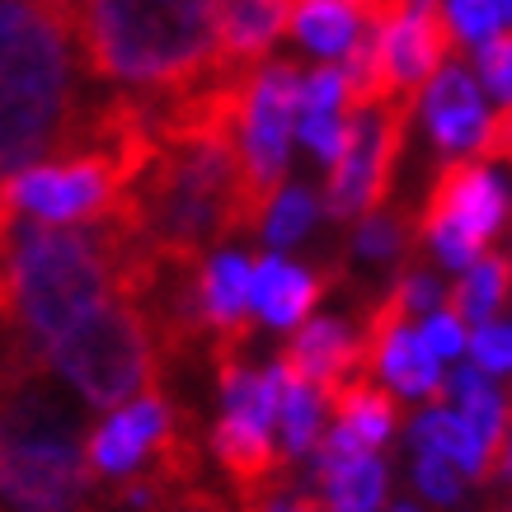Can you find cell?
<instances>
[{
  "label": "cell",
  "mask_w": 512,
  "mask_h": 512,
  "mask_svg": "<svg viewBox=\"0 0 512 512\" xmlns=\"http://www.w3.org/2000/svg\"><path fill=\"white\" fill-rule=\"evenodd\" d=\"M414 109L419 104L386 99V104H372V109H357L343 118V146L329 160L325 188V207L334 221H357L376 207H386Z\"/></svg>",
  "instance_id": "obj_6"
},
{
  "label": "cell",
  "mask_w": 512,
  "mask_h": 512,
  "mask_svg": "<svg viewBox=\"0 0 512 512\" xmlns=\"http://www.w3.org/2000/svg\"><path fill=\"white\" fill-rule=\"evenodd\" d=\"M296 90H301V66L296 62H259L245 85L235 141H240V160H245L249 188L259 193V202H273V193L287 179Z\"/></svg>",
  "instance_id": "obj_7"
},
{
  "label": "cell",
  "mask_w": 512,
  "mask_h": 512,
  "mask_svg": "<svg viewBox=\"0 0 512 512\" xmlns=\"http://www.w3.org/2000/svg\"><path fill=\"white\" fill-rule=\"evenodd\" d=\"M226 0H76V33L85 76L113 90L160 99L221 71Z\"/></svg>",
  "instance_id": "obj_3"
},
{
  "label": "cell",
  "mask_w": 512,
  "mask_h": 512,
  "mask_svg": "<svg viewBox=\"0 0 512 512\" xmlns=\"http://www.w3.org/2000/svg\"><path fill=\"white\" fill-rule=\"evenodd\" d=\"M414 245H419L414 212H386V207L367 212L353 235V254L367 264H409Z\"/></svg>",
  "instance_id": "obj_19"
},
{
  "label": "cell",
  "mask_w": 512,
  "mask_h": 512,
  "mask_svg": "<svg viewBox=\"0 0 512 512\" xmlns=\"http://www.w3.org/2000/svg\"><path fill=\"white\" fill-rule=\"evenodd\" d=\"M278 362L292 376H301V381L320 395V404H329L339 390L353 386V381H367V376H372L367 343H362L357 325H348L339 315L301 320L292 343L278 353Z\"/></svg>",
  "instance_id": "obj_9"
},
{
  "label": "cell",
  "mask_w": 512,
  "mask_h": 512,
  "mask_svg": "<svg viewBox=\"0 0 512 512\" xmlns=\"http://www.w3.org/2000/svg\"><path fill=\"white\" fill-rule=\"evenodd\" d=\"M372 372H381L404 400H433L442 404V362L428 353V343L419 339L414 325H400L386 334V343L376 348Z\"/></svg>",
  "instance_id": "obj_14"
},
{
  "label": "cell",
  "mask_w": 512,
  "mask_h": 512,
  "mask_svg": "<svg viewBox=\"0 0 512 512\" xmlns=\"http://www.w3.org/2000/svg\"><path fill=\"white\" fill-rule=\"evenodd\" d=\"M85 113L71 19L43 0H0V179L71 156Z\"/></svg>",
  "instance_id": "obj_2"
},
{
  "label": "cell",
  "mask_w": 512,
  "mask_h": 512,
  "mask_svg": "<svg viewBox=\"0 0 512 512\" xmlns=\"http://www.w3.org/2000/svg\"><path fill=\"white\" fill-rule=\"evenodd\" d=\"M315 480L325 489V512H376L386 503L390 470L367 451V456H348L329 470H315Z\"/></svg>",
  "instance_id": "obj_16"
},
{
  "label": "cell",
  "mask_w": 512,
  "mask_h": 512,
  "mask_svg": "<svg viewBox=\"0 0 512 512\" xmlns=\"http://www.w3.org/2000/svg\"><path fill=\"white\" fill-rule=\"evenodd\" d=\"M259 512H325V503H320L315 494H292V498L278 494V498H268Z\"/></svg>",
  "instance_id": "obj_28"
},
{
  "label": "cell",
  "mask_w": 512,
  "mask_h": 512,
  "mask_svg": "<svg viewBox=\"0 0 512 512\" xmlns=\"http://www.w3.org/2000/svg\"><path fill=\"white\" fill-rule=\"evenodd\" d=\"M325 404L301 376H292L282 362H273V423L282 428V456H306L320 442Z\"/></svg>",
  "instance_id": "obj_15"
},
{
  "label": "cell",
  "mask_w": 512,
  "mask_h": 512,
  "mask_svg": "<svg viewBox=\"0 0 512 512\" xmlns=\"http://www.w3.org/2000/svg\"><path fill=\"white\" fill-rule=\"evenodd\" d=\"M287 5L282 0H226L221 15V62L226 66H259L268 47L287 29Z\"/></svg>",
  "instance_id": "obj_13"
},
{
  "label": "cell",
  "mask_w": 512,
  "mask_h": 512,
  "mask_svg": "<svg viewBox=\"0 0 512 512\" xmlns=\"http://www.w3.org/2000/svg\"><path fill=\"white\" fill-rule=\"evenodd\" d=\"M414 226H419V245L428 240L437 264L461 273L480 254H489L498 231L508 226V193L484 160L456 156L437 170L423 212H414Z\"/></svg>",
  "instance_id": "obj_5"
},
{
  "label": "cell",
  "mask_w": 512,
  "mask_h": 512,
  "mask_svg": "<svg viewBox=\"0 0 512 512\" xmlns=\"http://www.w3.org/2000/svg\"><path fill=\"white\" fill-rule=\"evenodd\" d=\"M287 29L311 47V52H320V57H339L343 47L353 43L357 15L343 0H301L292 10V19H287Z\"/></svg>",
  "instance_id": "obj_20"
},
{
  "label": "cell",
  "mask_w": 512,
  "mask_h": 512,
  "mask_svg": "<svg viewBox=\"0 0 512 512\" xmlns=\"http://www.w3.org/2000/svg\"><path fill=\"white\" fill-rule=\"evenodd\" d=\"M480 71H484V85L498 94V104H508V94H512V38H508V29H498L494 38L480 43Z\"/></svg>",
  "instance_id": "obj_25"
},
{
  "label": "cell",
  "mask_w": 512,
  "mask_h": 512,
  "mask_svg": "<svg viewBox=\"0 0 512 512\" xmlns=\"http://www.w3.org/2000/svg\"><path fill=\"white\" fill-rule=\"evenodd\" d=\"M508 301V259L503 254H480L475 264L456 278L451 292H442V311L456 315L461 325H484Z\"/></svg>",
  "instance_id": "obj_17"
},
{
  "label": "cell",
  "mask_w": 512,
  "mask_h": 512,
  "mask_svg": "<svg viewBox=\"0 0 512 512\" xmlns=\"http://www.w3.org/2000/svg\"><path fill=\"white\" fill-rule=\"evenodd\" d=\"M451 47H456V33L447 24L442 0H404V10H395L376 33L386 99L419 104L423 85L437 76V66H447Z\"/></svg>",
  "instance_id": "obj_8"
},
{
  "label": "cell",
  "mask_w": 512,
  "mask_h": 512,
  "mask_svg": "<svg viewBox=\"0 0 512 512\" xmlns=\"http://www.w3.org/2000/svg\"><path fill=\"white\" fill-rule=\"evenodd\" d=\"M339 282H343L339 264L311 273V268L287 264L278 254H268L259 264H249V306L273 329H296L301 320H311L315 301H320L329 287H339Z\"/></svg>",
  "instance_id": "obj_11"
},
{
  "label": "cell",
  "mask_w": 512,
  "mask_h": 512,
  "mask_svg": "<svg viewBox=\"0 0 512 512\" xmlns=\"http://www.w3.org/2000/svg\"><path fill=\"white\" fill-rule=\"evenodd\" d=\"M414 442L423 451H437V456H447L451 466L470 475L475 484H494V470H489V456L484 447L475 442V433L466 428L461 414H451V409H428L419 423H414Z\"/></svg>",
  "instance_id": "obj_18"
},
{
  "label": "cell",
  "mask_w": 512,
  "mask_h": 512,
  "mask_svg": "<svg viewBox=\"0 0 512 512\" xmlns=\"http://www.w3.org/2000/svg\"><path fill=\"white\" fill-rule=\"evenodd\" d=\"M489 5H494V10H498V19L508 24V0H489Z\"/></svg>",
  "instance_id": "obj_30"
},
{
  "label": "cell",
  "mask_w": 512,
  "mask_h": 512,
  "mask_svg": "<svg viewBox=\"0 0 512 512\" xmlns=\"http://www.w3.org/2000/svg\"><path fill=\"white\" fill-rule=\"evenodd\" d=\"M311 226H315V198L306 193V188H287L282 198L268 202L264 226H259V231L268 235V245L273 249H287L311 231Z\"/></svg>",
  "instance_id": "obj_21"
},
{
  "label": "cell",
  "mask_w": 512,
  "mask_h": 512,
  "mask_svg": "<svg viewBox=\"0 0 512 512\" xmlns=\"http://www.w3.org/2000/svg\"><path fill=\"white\" fill-rule=\"evenodd\" d=\"M466 343H470V353H475L484 376H503L512 367V329L503 325V320L475 325V339H466Z\"/></svg>",
  "instance_id": "obj_24"
},
{
  "label": "cell",
  "mask_w": 512,
  "mask_h": 512,
  "mask_svg": "<svg viewBox=\"0 0 512 512\" xmlns=\"http://www.w3.org/2000/svg\"><path fill=\"white\" fill-rule=\"evenodd\" d=\"M151 512H240L235 508V498H226L221 489H212V484H184V489H174L170 498H160Z\"/></svg>",
  "instance_id": "obj_26"
},
{
  "label": "cell",
  "mask_w": 512,
  "mask_h": 512,
  "mask_svg": "<svg viewBox=\"0 0 512 512\" xmlns=\"http://www.w3.org/2000/svg\"><path fill=\"white\" fill-rule=\"evenodd\" d=\"M38 357L90 409H123L127 400L156 390L170 376L160 357L156 325L132 296H109L76 315L57 339L43 343Z\"/></svg>",
  "instance_id": "obj_4"
},
{
  "label": "cell",
  "mask_w": 512,
  "mask_h": 512,
  "mask_svg": "<svg viewBox=\"0 0 512 512\" xmlns=\"http://www.w3.org/2000/svg\"><path fill=\"white\" fill-rule=\"evenodd\" d=\"M43 5H52V10H62V15H71V5H76V0H43Z\"/></svg>",
  "instance_id": "obj_29"
},
{
  "label": "cell",
  "mask_w": 512,
  "mask_h": 512,
  "mask_svg": "<svg viewBox=\"0 0 512 512\" xmlns=\"http://www.w3.org/2000/svg\"><path fill=\"white\" fill-rule=\"evenodd\" d=\"M160 254L118 207L80 226L5 221L0 231V325L24 353H43L76 315L109 296L137 301L156 278Z\"/></svg>",
  "instance_id": "obj_1"
},
{
  "label": "cell",
  "mask_w": 512,
  "mask_h": 512,
  "mask_svg": "<svg viewBox=\"0 0 512 512\" xmlns=\"http://www.w3.org/2000/svg\"><path fill=\"white\" fill-rule=\"evenodd\" d=\"M414 484L433 498L437 508H456V503H461V489H466V484H461V470L451 466L447 456L423 451V447H419V461H414Z\"/></svg>",
  "instance_id": "obj_22"
},
{
  "label": "cell",
  "mask_w": 512,
  "mask_h": 512,
  "mask_svg": "<svg viewBox=\"0 0 512 512\" xmlns=\"http://www.w3.org/2000/svg\"><path fill=\"white\" fill-rule=\"evenodd\" d=\"M170 423H174V400L160 386L137 395V404L118 409L109 423H99L90 442H85V466H90L94 484L104 489V484H118L132 470L146 466L160 451Z\"/></svg>",
  "instance_id": "obj_10"
},
{
  "label": "cell",
  "mask_w": 512,
  "mask_h": 512,
  "mask_svg": "<svg viewBox=\"0 0 512 512\" xmlns=\"http://www.w3.org/2000/svg\"><path fill=\"white\" fill-rule=\"evenodd\" d=\"M442 10H447L451 33H456L461 43H470V47H480L484 38H494L498 29H508L489 0H447Z\"/></svg>",
  "instance_id": "obj_23"
},
{
  "label": "cell",
  "mask_w": 512,
  "mask_h": 512,
  "mask_svg": "<svg viewBox=\"0 0 512 512\" xmlns=\"http://www.w3.org/2000/svg\"><path fill=\"white\" fill-rule=\"evenodd\" d=\"M419 339L428 343V353H433L437 362L466 353V325H461L456 315H447V311L428 315V320H423V329H419Z\"/></svg>",
  "instance_id": "obj_27"
},
{
  "label": "cell",
  "mask_w": 512,
  "mask_h": 512,
  "mask_svg": "<svg viewBox=\"0 0 512 512\" xmlns=\"http://www.w3.org/2000/svg\"><path fill=\"white\" fill-rule=\"evenodd\" d=\"M395 512H419V508H395Z\"/></svg>",
  "instance_id": "obj_31"
},
{
  "label": "cell",
  "mask_w": 512,
  "mask_h": 512,
  "mask_svg": "<svg viewBox=\"0 0 512 512\" xmlns=\"http://www.w3.org/2000/svg\"><path fill=\"white\" fill-rule=\"evenodd\" d=\"M419 109H423L428 132H433V146L447 151V156H470L484 132V118H489L480 99V85H475V76L461 62L437 66V76L419 94Z\"/></svg>",
  "instance_id": "obj_12"
}]
</instances>
